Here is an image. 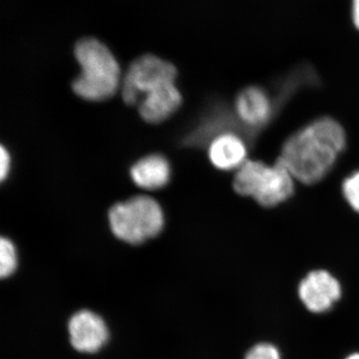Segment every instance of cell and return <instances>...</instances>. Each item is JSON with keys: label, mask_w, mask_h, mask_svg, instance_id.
<instances>
[{"label": "cell", "mask_w": 359, "mask_h": 359, "mask_svg": "<svg viewBox=\"0 0 359 359\" xmlns=\"http://www.w3.org/2000/svg\"><path fill=\"white\" fill-rule=\"evenodd\" d=\"M346 146L344 127L332 118H320L289 137L276 161L294 180L314 185L327 176Z\"/></svg>", "instance_id": "cell-1"}, {"label": "cell", "mask_w": 359, "mask_h": 359, "mask_svg": "<svg viewBox=\"0 0 359 359\" xmlns=\"http://www.w3.org/2000/svg\"><path fill=\"white\" fill-rule=\"evenodd\" d=\"M74 54L80 66L72 83L74 93L91 102L114 96L121 87V69L110 49L100 40L87 37L77 42Z\"/></svg>", "instance_id": "cell-2"}, {"label": "cell", "mask_w": 359, "mask_h": 359, "mask_svg": "<svg viewBox=\"0 0 359 359\" xmlns=\"http://www.w3.org/2000/svg\"><path fill=\"white\" fill-rule=\"evenodd\" d=\"M238 195L252 198L264 208H273L294 195V178L276 161L269 166L262 161L248 160L237 170L233 182Z\"/></svg>", "instance_id": "cell-3"}, {"label": "cell", "mask_w": 359, "mask_h": 359, "mask_svg": "<svg viewBox=\"0 0 359 359\" xmlns=\"http://www.w3.org/2000/svg\"><path fill=\"white\" fill-rule=\"evenodd\" d=\"M115 237L131 245H139L159 235L165 217L159 203L148 196H136L117 203L108 214Z\"/></svg>", "instance_id": "cell-4"}, {"label": "cell", "mask_w": 359, "mask_h": 359, "mask_svg": "<svg viewBox=\"0 0 359 359\" xmlns=\"http://www.w3.org/2000/svg\"><path fill=\"white\" fill-rule=\"evenodd\" d=\"M177 69L172 63L147 54L132 62L122 80V97L127 105H138L144 96L163 85L176 81Z\"/></svg>", "instance_id": "cell-5"}, {"label": "cell", "mask_w": 359, "mask_h": 359, "mask_svg": "<svg viewBox=\"0 0 359 359\" xmlns=\"http://www.w3.org/2000/svg\"><path fill=\"white\" fill-rule=\"evenodd\" d=\"M280 102L282 98L276 100L266 89L248 87L236 99L235 112L243 127L255 134L271 122Z\"/></svg>", "instance_id": "cell-6"}, {"label": "cell", "mask_w": 359, "mask_h": 359, "mask_svg": "<svg viewBox=\"0 0 359 359\" xmlns=\"http://www.w3.org/2000/svg\"><path fill=\"white\" fill-rule=\"evenodd\" d=\"M299 297L313 313H323L339 301L341 289L335 278L325 271H311L299 285Z\"/></svg>", "instance_id": "cell-7"}, {"label": "cell", "mask_w": 359, "mask_h": 359, "mask_svg": "<svg viewBox=\"0 0 359 359\" xmlns=\"http://www.w3.org/2000/svg\"><path fill=\"white\" fill-rule=\"evenodd\" d=\"M70 341L80 353H96L106 344L108 330L100 316L89 311H79L71 318Z\"/></svg>", "instance_id": "cell-8"}, {"label": "cell", "mask_w": 359, "mask_h": 359, "mask_svg": "<svg viewBox=\"0 0 359 359\" xmlns=\"http://www.w3.org/2000/svg\"><path fill=\"white\" fill-rule=\"evenodd\" d=\"M208 154L212 166L217 169L238 170L248 161V144L240 134L226 132L212 139Z\"/></svg>", "instance_id": "cell-9"}, {"label": "cell", "mask_w": 359, "mask_h": 359, "mask_svg": "<svg viewBox=\"0 0 359 359\" xmlns=\"http://www.w3.org/2000/svg\"><path fill=\"white\" fill-rule=\"evenodd\" d=\"M183 102L175 82L163 85L144 96L138 104L139 114L146 122L157 124L171 117Z\"/></svg>", "instance_id": "cell-10"}, {"label": "cell", "mask_w": 359, "mask_h": 359, "mask_svg": "<svg viewBox=\"0 0 359 359\" xmlns=\"http://www.w3.org/2000/svg\"><path fill=\"white\" fill-rule=\"evenodd\" d=\"M135 185L145 190H159L171 179V166L164 156L153 154L137 161L130 169Z\"/></svg>", "instance_id": "cell-11"}, {"label": "cell", "mask_w": 359, "mask_h": 359, "mask_svg": "<svg viewBox=\"0 0 359 359\" xmlns=\"http://www.w3.org/2000/svg\"><path fill=\"white\" fill-rule=\"evenodd\" d=\"M18 266L15 247L9 238L0 241V276L2 278L13 275Z\"/></svg>", "instance_id": "cell-12"}, {"label": "cell", "mask_w": 359, "mask_h": 359, "mask_svg": "<svg viewBox=\"0 0 359 359\" xmlns=\"http://www.w3.org/2000/svg\"><path fill=\"white\" fill-rule=\"evenodd\" d=\"M342 194L348 205L354 211L359 212V170L344 180Z\"/></svg>", "instance_id": "cell-13"}, {"label": "cell", "mask_w": 359, "mask_h": 359, "mask_svg": "<svg viewBox=\"0 0 359 359\" xmlns=\"http://www.w3.org/2000/svg\"><path fill=\"white\" fill-rule=\"evenodd\" d=\"M245 359H280L278 349L271 344H262L252 347Z\"/></svg>", "instance_id": "cell-14"}, {"label": "cell", "mask_w": 359, "mask_h": 359, "mask_svg": "<svg viewBox=\"0 0 359 359\" xmlns=\"http://www.w3.org/2000/svg\"><path fill=\"white\" fill-rule=\"evenodd\" d=\"M11 168V154L4 146H1V150H0V179L1 181H4L8 177Z\"/></svg>", "instance_id": "cell-15"}, {"label": "cell", "mask_w": 359, "mask_h": 359, "mask_svg": "<svg viewBox=\"0 0 359 359\" xmlns=\"http://www.w3.org/2000/svg\"><path fill=\"white\" fill-rule=\"evenodd\" d=\"M353 21L356 29L359 30V0H353Z\"/></svg>", "instance_id": "cell-16"}, {"label": "cell", "mask_w": 359, "mask_h": 359, "mask_svg": "<svg viewBox=\"0 0 359 359\" xmlns=\"http://www.w3.org/2000/svg\"><path fill=\"white\" fill-rule=\"evenodd\" d=\"M347 359H359V354H353V355L349 356V358Z\"/></svg>", "instance_id": "cell-17"}]
</instances>
